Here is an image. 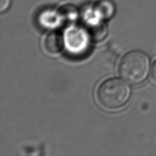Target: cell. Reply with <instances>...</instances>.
Instances as JSON below:
<instances>
[{
    "label": "cell",
    "mask_w": 156,
    "mask_h": 156,
    "mask_svg": "<svg viewBox=\"0 0 156 156\" xmlns=\"http://www.w3.org/2000/svg\"><path fill=\"white\" fill-rule=\"evenodd\" d=\"M129 97V86L117 78L104 81L97 90V99L99 104L108 110H117L123 107Z\"/></svg>",
    "instance_id": "6da1fadb"
},
{
    "label": "cell",
    "mask_w": 156,
    "mask_h": 156,
    "mask_svg": "<svg viewBox=\"0 0 156 156\" xmlns=\"http://www.w3.org/2000/svg\"><path fill=\"white\" fill-rule=\"evenodd\" d=\"M150 68L149 58L140 51H132L125 54L119 64L121 76L132 84L142 83L148 76Z\"/></svg>",
    "instance_id": "7a4b0ae2"
},
{
    "label": "cell",
    "mask_w": 156,
    "mask_h": 156,
    "mask_svg": "<svg viewBox=\"0 0 156 156\" xmlns=\"http://www.w3.org/2000/svg\"><path fill=\"white\" fill-rule=\"evenodd\" d=\"M46 51L50 54H56L62 51L64 47V38L60 33L53 32L47 36L44 41Z\"/></svg>",
    "instance_id": "3957f363"
},
{
    "label": "cell",
    "mask_w": 156,
    "mask_h": 156,
    "mask_svg": "<svg viewBox=\"0 0 156 156\" xmlns=\"http://www.w3.org/2000/svg\"><path fill=\"white\" fill-rule=\"evenodd\" d=\"M89 37L96 42H100L104 40L108 34V27L102 21L90 22L86 26Z\"/></svg>",
    "instance_id": "277c9868"
},
{
    "label": "cell",
    "mask_w": 156,
    "mask_h": 156,
    "mask_svg": "<svg viewBox=\"0 0 156 156\" xmlns=\"http://www.w3.org/2000/svg\"><path fill=\"white\" fill-rule=\"evenodd\" d=\"M95 10L100 17L108 19L112 17L115 12V6L110 0H101L96 5Z\"/></svg>",
    "instance_id": "5b68a950"
},
{
    "label": "cell",
    "mask_w": 156,
    "mask_h": 156,
    "mask_svg": "<svg viewBox=\"0 0 156 156\" xmlns=\"http://www.w3.org/2000/svg\"><path fill=\"white\" fill-rule=\"evenodd\" d=\"M11 0H0V11L1 12L7 10L10 5Z\"/></svg>",
    "instance_id": "8992f818"
},
{
    "label": "cell",
    "mask_w": 156,
    "mask_h": 156,
    "mask_svg": "<svg viewBox=\"0 0 156 156\" xmlns=\"http://www.w3.org/2000/svg\"><path fill=\"white\" fill-rule=\"evenodd\" d=\"M151 76H152L153 79H154L156 82V60L154 63V65H153L152 70H151Z\"/></svg>",
    "instance_id": "52a82bcc"
}]
</instances>
